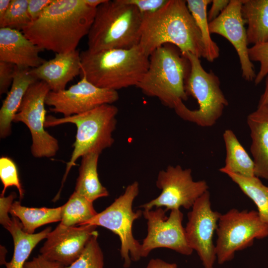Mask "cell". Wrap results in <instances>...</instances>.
Instances as JSON below:
<instances>
[{
  "label": "cell",
  "mask_w": 268,
  "mask_h": 268,
  "mask_svg": "<svg viewBox=\"0 0 268 268\" xmlns=\"http://www.w3.org/2000/svg\"><path fill=\"white\" fill-rule=\"evenodd\" d=\"M96 9L83 0H54L22 32L43 50L68 53L76 50L81 39L88 35Z\"/></svg>",
  "instance_id": "cell-1"
},
{
  "label": "cell",
  "mask_w": 268,
  "mask_h": 268,
  "mask_svg": "<svg viewBox=\"0 0 268 268\" xmlns=\"http://www.w3.org/2000/svg\"><path fill=\"white\" fill-rule=\"evenodd\" d=\"M142 16L138 45L146 55L149 57L158 48L170 44L183 54L189 52L205 58L202 38L186 0H168L157 11Z\"/></svg>",
  "instance_id": "cell-2"
},
{
  "label": "cell",
  "mask_w": 268,
  "mask_h": 268,
  "mask_svg": "<svg viewBox=\"0 0 268 268\" xmlns=\"http://www.w3.org/2000/svg\"><path fill=\"white\" fill-rule=\"evenodd\" d=\"M80 56L81 77L98 87L116 91L136 86L149 65V57L139 45L97 52L86 50Z\"/></svg>",
  "instance_id": "cell-3"
},
{
  "label": "cell",
  "mask_w": 268,
  "mask_h": 268,
  "mask_svg": "<svg viewBox=\"0 0 268 268\" xmlns=\"http://www.w3.org/2000/svg\"><path fill=\"white\" fill-rule=\"evenodd\" d=\"M142 16L136 7L125 0H106L96 9L87 35L91 52L128 49L139 44Z\"/></svg>",
  "instance_id": "cell-4"
},
{
  "label": "cell",
  "mask_w": 268,
  "mask_h": 268,
  "mask_svg": "<svg viewBox=\"0 0 268 268\" xmlns=\"http://www.w3.org/2000/svg\"><path fill=\"white\" fill-rule=\"evenodd\" d=\"M191 65L189 60L175 46L167 44L154 51L149 57L148 68L136 85L142 92L157 98L161 103L174 109L186 101L185 89Z\"/></svg>",
  "instance_id": "cell-5"
},
{
  "label": "cell",
  "mask_w": 268,
  "mask_h": 268,
  "mask_svg": "<svg viewBox=\"0 0 268 268\" xmlns=\"http://www.w3.org/2000/svg\"><path fill=\"white\" fill-rule=\"evenodd\" d=\"M118 108L112 104H105L84 113L62 118L51 115L46 117L45 128L71 123L76 127L73 151L67 163L63 182L79 157L90 152L100 154L110 147L114 142L113 133L117 125Z\"/></svg>",
  "instance_id": "cell-6"
},
{
  "label": "cell",
  "mask_w": 268,
  "mask_h": 268,
  "mask_svg": "<svg viewBox=\"0 0 268 268\" xmlns=\"http://www.w3.org/2000/svg\"><path fill=\"white\" fill-rule=\"evenodd\" d=\"M189 60L191 69L186 81L185 89L188 96H192L198 102L199 108L189 109L183 101L174 108L177 115L184 120L201 127H211L222 116L228 101L220 88L218 77L212 71H206L200 59L187 52L184 54Z\"/></svg>",
  "instance_id": "cell-7"
},
{
  "label": "cell",
  "mask_w": 268,
  "mask_h": 268,
  "mask_svg": "<svg viewBox=\"0 0 268 268\" xmlns=\"http://www.w3.org/2000/svg\"><path fill=\"white\" fill-rule=\"evenodd\" d=\"M138 193L139 184L134 181L111 205L82 224L102 226L119 236L120 254L125 268L130 267L131 261L136 262L142 258L141 244L134 239L132 232L134 221L142 214V210H133V202Z\"/></svg>",
  "instance_id": "cell-8"
},
{
  "label": "cell",
  "mask_w": 268,
  "mask_h": 268,
  "mask_svg": "<svg viewBox=\"0 0 268 268\" xmlns=\"http://www.w3.org/2000/svg\"><path fill=\"white\" fill-rule=\"evenodd\" d=\"M215 253L219 264L231 261L236 252L251 246L255 239L268 236V225L257 211L232 208L221 214L216 231Z\"/></svg>",
  "instance_id": "cell-9"
},
{
  "label": "cell",
  "mask_w": 268,
  "mask_h": 268,
  "mask_svg": "<svg viewBox=\"0 0 268 268\" xmlns=\"http://www.w3.org/2000/svg\"><path fill=\"white\" fill-rule=\"evenodd\" d=\"M51 91L47 83L37 80L27 89L13 122H22L28 128L32 137L31 152L35 158H51L59 149L58 140L45 130L46 97Z\"/></svg>",
  "instance_id": "cell-10"
},
{
  "label": "cell",
  "mask_w": 268,
  "mask_h": 268,
  "mask_svg": "<svg viewBox=\"0 0 268 268\" xmlns=\"http://www.w3.org/2000/svg\"><path fill=\"white\" fill-rule=\"evenodd\" d=\"M156 185L161 192L157 198L139 206L144 210L154 207H165L166 211L181 207L189 209L208 188L206 181L193 180L191 169H183L179 165H169L166 170L160 171Z\"/></svg>",
  "instance_id": "cell-11"
},
{
  "label": "cell",
  "mask_w": 268,
  "mask_h": 268,
  "mask_svg": "<svg viewBox=\"0 0 268 268\" xmlns=\"http://www.w3.org/2000/svg\"><path fill=\"white\" fill-rule=\"evenodd\" d=\"M166 212L161 207L142 211L147 220V234L141 244L142 258L146 257L152 250L159 248L170 249L187 256L193 253L182 225L183 213L180 209H173L167 217Z\"/></svg>",
  "instance_id": "cell-12"
},
{
  "label": "cell",
  "mask_w": 268,
  "mask_h": 268,
  "mask_svg": "<svg viewBox=\"0 0 268 268\" xmlns=\"http://www.w3.org/2000/svg\"><path fill=\"white\" fill-rule=\"evenodd\" d=\"M221 215L212 210L208 191L197 199L188 213L185 228L187 239L197 253L204 268H213L216 259L213 237Z\"/></svg>",
  "instance_id": "cell-13"
},
{
  "label": "cell",
  "mask_w": 268,
  "mask_h": 268,
  "mask_svg": "<svg viewBox=\"0 0 268 268\" xmlns=\"http://www.w3.org/2000/svg\"><path fill=\"white\" fill-rule=\"evenodd\" d=\"M119 98L117 91L98 87L85 77L67 89L50 91L45 101L50 111L64 117L79 115L105 104H112Z\"/></svg>",
  "instance_id": "cell-14"
},
{
  "label": "cell",
  "mask_w": 268,
  "mask_h": 268,
  "mask_svg": "<svg viewBox=\"0 0 268 268\" xmlns=\"http://www.w3.org/2000/svg\"><path fill=\"white\" fill-rule=\"evenodd\" d=\"M242 0H230L226 8L214 20L209 22L210 34L220 35L232 45L238 56L242 77L254 81L257 74L249 55L246 22L242 12Z\"/></svg>",
  "instance_id": "cell-15"
},
{
  "label": "cell",
  "mask_w": 268,
  "mask_h": 268,
  "mask_svg": "<svg viewBox=\"0 0 268 268\" xmlns=\"http://www.w3.org/2000/svg\"><path fill=\"white\" fill-rule=\"evenodd\" d=\"M96 228L89 224L66 226L60 223L48 234L40 255L68 267L80 257L88 241L97 232Z\"/></svg>",
  "instance_id": "cell-16"
},
{
  "label": "cell",
  "mask_w": 268,
  "mask_h": 268,
  "mask_svg": "<svg viewBox=\"0 0 268 268\" xmlns=\"http://www.w3.org/2000/svg\"><path fill=\"white\" fill-rule=\"evenodd\" d=\"M42 51L21 31L0 28V61L20 67L33 68L46 61L39 56Z\"/></svg>",
  "instance_id": "cell-17"
},
{
  "label": "cell",
  "mask_w": 268,
  "mask_h": 268,
  "mask_svg": "<svg viewBox=\"0 0 268 268\" xmlns=\"http://www.w3.org/2000/svg\"><path fill=\"white\" fill-rule=\"evenodd\" d=\"M80 53L75 50L66 53L56 54L38 67L30 68L31 74L38 80L46 82L51 91L66 89L67 84L81 72Z\"/></svg>",
  "instance_id": "cell-18"
},
{
  "label": "cell",
  "mask_w": 268,
  "mask_h": 268,
  "mask_svg": "<svg viewBox=\"0 0 268 268\" xmlns=\"http://www.w3.org/2000/svg\"><path fill=\"white\" fill-rule=\"evenodd\" d=\"M30 68L15 66L12 83L0 109V137L5 138L11 134V123L29 86L37 81Z\"/></svg>",
  "instance_id": "cell-19"
},
{
  "label": "cell",
  "mask_w": 268,
  "mask_h": 268,
  "mask_svg": "<svg viewBox=\"0 0 268 268\" xmlns=\"http://www.w3.org/2000/svg\"><path fill=\"white\" fill-rule=\"evenodd\" d=\"M255 175L268 180V114L255 110L247 118Z\"/></svg>",
  "instance_id": "cell-20"
},
{
  "label": "cell",
  "mask_w": 268,
  "mask_h": 268,
  "mask_svg": "<svg viewBox=\"0 0 268 268\" xmlns=\"http://www.w3.org/2000/svg\"><path fill=\"white\" fill-rule=\"evenodd\" d=\"M18 219L12 216L0 223L11 234L14 243L13 256L9 262L5 263L6 268H23L33 249L51 231V228L47 227L38 233L28 234Z\"/></svg>",
  "instance_id": "cell-21"
},
{
  "label": "cell",
  "mask_w": 268,
  "mask_h": 268,
  "mask_svg": "<svg viewBox=\"0 0 268 268\" xmlns=\"http://www.w3.org/2000/svg\"><path fill=\"white\" fill-rule=\"evenodd\" d=\"M248 44L268 42V0H242Z\"/></svg>",
  "instance_id": "cell-22"
},
{
  "label": "cell",
  "mask_w": 268,
  "mask_h": 268,
  "mask_svg": "<svg viewBox=\"0 0 268 268\" xmlns=\"http://www.w3.org/2000/svg\"><path fill=\"white\" fill-rule=\"evenodd\" d=\"M100 153L90 152L81 157L74 191L89 201L109 196L107 189L100 183L97 170Z\"/></svg>",
  "instance_id": "cell-23"
},
{
  "label": "cell",
  "mask_w": 268,
  "mask_h": 268,
  "mask_svg": "<svg viewBox=\"0 0 268 268\" xmlns=\"http://www.w3.org/2000/svg\"><path fill=\"white\" fill-rule=\"evenodd\" d=\"M223 137L226 154L225 165L219 169V171L222 173L230 172L247 177L255 176L254 161L233 132L231 130H225Z\"/></svg>",
  "instance_id": "cell-24"
},
{
  "label": "cell",
  "mask_w": 268,
  "mask_h": 268,
  "mask_svg": "<svg viewBox=\"0 0 268 268\" xmlns=\"http://www.w3.org/2000/svg\"><path fill=\"white\" fill-rule=\"evenodd\" d=\"M62 206L56 208H32L24 206L19 201H14L9 210L11 216L19 219L24 231L34 234L42 225L61 221Z\"/></svg>",
  "instance_id": "cell-25"
},
{
  "label": "cell",
  "mask_w": 268,
  "mask_h": 268,
  "mask_svg": "<svg viewBox=\"0 0 268 268\" xmlns=\"http://www.w3.org/2000/svg\"><path fill=\"white\" fill-rule=\"evenodd\" d=\"M241 190L256 205L261 219L268 225V187L256 176L247 177L225 172Z\"/></svg>",
  "instance_id": "cell-26"
},
{
  "label": "cell",
  "mask_w": 268,
  "mask_h": 268,
  "mask_svg": "<svg viewBox=\"0 0 268 268\" xmlns=\"http://www.w3.org/2000/svg\"><path fill=\"white\" fill-rule=\"evenodd\" d=\"M188 8L200 31L205 49V59L213 62L219 56V48L211 38L207 18V5L211 0H187Z\"/></svg>",
  "instance_id": "cell-27"
},
{
  "label": "cell",
  "mask_w": 268,
  "mask_h": 268,
  "mask_svg": "<svg viewBox=\"0 0 268 268\" xmlns=\"http://www.w3.org/2000/svg\"><path fill=\"white\" fill-rule=\"evenodd\" d=\"M93 202L75 191L62 206L61 224L66 226L81 225L95 216Z\"/></svg>",
  "instance_id": "cell-28"
},
{
  "label": "cell",
  "mask_w": 268,
  "mask_h": 268,
  "mask_svg": "<svg viewBox=\"0 0 268 268\" xmlns=\"http://www.w3.org/2000/svg\"><path fill=\"white\" fill-rule=\"evenodd\" d=\"M29 0H11L4 16L0 19V27L22 30L31 21L28 11Z\"/></svg>",
  "instance_id": "cell-29"
},
{
  "label": "cell",
  "mask_w": 268,
  "mask_h": 268,
  "mask_svg": "<svg viewBox=\"0 0 268 268\" xmlns=\"http://www.w3.org/2000/svg\"><path fill=\"white\" fill-rule=\"evenodd\" d=\"M98 235L97 232L88 241L80 257L64 268H103L104 257L98 242Z\"/></svg>",
  "instance_id": "cell-30"
},
{
  "label": "cell",
  "mask_w": 268,
  "mask_h": 268,
  "mask_svg": "<svg viewBox=\"0 0 268 268\" xmlns=\"http://www.w3.org/2000/svg\"><path fill=\"white\" fill-rule=\"evenodd\" d=\"M0 179L3 186L0 196H4L7 188L14 186L18 191L20 199L23 198L24 191L20 181L17 166L8 157L0 158Z\"/></svg>",
  "instance_id": "cell-31"
},
{
  "label": "cell",
  "mask_w": 268,
  "mask_h": 268,
  "mask_svg": "<svg viewBox=\"0 0 268 268\" xmlns=\"http://www.w3.org/2000/svg\"><path fill=\"white\" fill-rule=\"evenodd\" d=\"M250 60L259 62L260 69L254 80L255 85L260 83L268 74V42L254 45L249 49Z\"/></svg>",
  "instance_id": "cell-32"
},
{
  "label": "cell",
  "mask_w": 268,
  "mask_h": 268,
  "mask_svg": "<svg viewBox=\"0 0 268 268\" xmlns=\"http://www.w3.org/2000/svg\"><path fill=\"white\" fill-rule=\"evenodd\" d=\"M15 66L0 61V95L7 94L13 80Z\"/></svg>",
  "instance_id": "cell-33"
},
{
  "label": "cell",
  "mask_w": 268,
  "mask_h": 268,
  "mask_svg": "<svg viewBox=\"0 0 268 268\" xmlns=\"http://www.w3.org/2000/svg\"><path fill=\"white\" fill-rule=\"evenodd\" d=\"M135 6L141 14L152 13L163 7L168 0H125Z\"/></svg>",
  "instance_id": "cell-34"
},
{
  "label": "cell",
  "mask_w": 268,
  "mask_h": 268,
  "mask_svg": "<svg viewBox=\"0 0 268 268\" xmlns=\"http://www.w3.org/2000/svg\"><path fill=\"white\" fill-rule=\"evenodd\" d=\"M54 0H29L28 11L31 21L37 19Z\"/></svg>",
  "instance_id": "cell-35"
},
{
  "label": "cell",
  "mask_w": 268,
  "mask_h": 268,
  "mask_svg": "<svg viewBox=\"0 0 268 268\" xmlns=\"http://www.w3.org/2000/svg\"><path fill=\"white\" fill-rule=\"evenodd\" d=\"M61 264L49 260L41 255L34 257L30 261H26L23 268H64Z\"/></svg>",
  "instance_id": "cell-36"
},
{
  "label": "cell",
  "mask_w": 268,
  "mask_h": 268,
  "mask_svg": "<svg viewBox=\"0 0 268 268\" xmlns=\"http://www.w3.org/2000/svg\"><path fill=\"white\" fill-rule=\"evenodd\" d=\"M229 2V0H211V6L207 13L208 21L211 22L216 18L226 8Z\"/></svg>",
  "instance_id": "cell-37"
},
{
  "label": "cell",
  "mask_w": 268,
  "mask_h": 268,
  "mask_svg": "<svg viewBox=\"0 0 268 268\" xmlns=\"http://www.w3.org/2000/svg\"><path fill=\"white\" fill-rule=\"evenodd\" d=\"M257 111L268 114V74L265 77V88L261 96Z\"/></svg>",
  "instance_id": "cell-38"
},
{
  "label": "cell",
  "mask_w": 268,
  "mask_h": 268,
  "mask_svg": "<svg viewBox=\"0 0 268 268\" xmlns=\"http://www.w3.org/2000/svg\"><path fill=\"white\" fill-rule=\"evenodd\" d=\"M145 268H178L175 263H168L160 259H151Z\"/></svg>",
  "instance_id": "cell-39"
},
{
  "label": "cell",
  "mask_w": 268,
  "mask_h": 268,
  "mask_svg": "<svg viewBox=\"0 0 268 268\" xmlns=\"http://www.w3.org/2000/svg\"><path fill=\"white\" fill-rule=\"evenodd\" d=\"M11 0H0V19L5 15L8 9Z\"/></svg>",
  "instance_id": "cell-40"
},
{
  "label": "cell",
  "mask_w": 268,
  "mask_h": 268,
  "mask_svg": "<svg viewBox=\"0 0 268 268\" xmlns=\"http://www.w3.org/2000/svg\"><path fill=\"white\" fill-rule=\"evenodd\" d=\"M84 2L90 7L97 8L106 0H83Z\"/></svg>",
  "instance_id": "cell-41"
},
{
  "label": "cell",
  "mask_w": 268,
  "mask_h": 268,
  "mask_svg": "<svg viewBox=\"0 0 268 268\" xmlns=\"http://www.w3.org/2000/svg\"><path fill=\"white\" fill-rule=\"evenodd\" d=\"M6 250L3 246H0V265H4L6 263L5 261Z\"/></svg>",
  "instance_id": "cell-42"
}]
</instances>
